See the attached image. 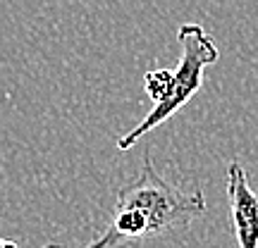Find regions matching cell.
I'll return each instance as SVG.
<instances>
[{
	"mask_svg": "<svg viewBox=\"0 0 258 248\" xmlns=\"http://www.w3.org/2000/svg\"><path fill=\"white\" fill-rule=\"evenodd\" d=\"M203 210L206 198L201 189L184 191L170 184L156 172L151 153H146L141 160V172L117 193L105 231L86 248H117L129 241L186 229Z\"/></svg>",
	"mask_w": 258,
	"mask_h": 248,
	"instance_id": "obj_1",
	"label": "cell"
},
{
	"mask_svg": "<svg viewBox=\"0 0 258 248\" xmlns=\"http://www.w3.org/2000/svg\"><path fill=\"white\" fill-rule=\"evenodd\" d=\"M177 41L182 46V55L179 62L172 69V79H170V89L158 103H153V108L144 115V120L137 127L127 131L124 136L117 138V150H129L137 143L139 138L160 127L163 122H167L177 110H182L186 103L194 98V93L201 89L203 84V72L208 64L218 62V46L213 36L196 22H186L177 29Z\"/></svg>",
	"mask_w": 258,
	"mask_h": 248,
	"instance_id": "obj_2",
	"label": "cell"
},
{
	"mask_svg": "<svg viewBox=\"0 0 258 248\" xmlns=\"http://www.w3.org/2000/svg\"><path fill=\"white\" fill-rule=\"evenodd\" d=\"M227 203L237 246L258 248V191L237 160L227 165Z\"/></svg>",
	"mask_w": 258,
	"mask_h": 248,
	"instance_id": "obj_3",
	"label": "cell"
},
{
	"mask_svg": "<svg viewBox=\"0 0 258 248\" xmlns=\"http://www.w3.org/2000/svg\"><path fill=\"white\" fill-rule=\"evenodd\" d=\"M170 79H172V69H151L144 74V91L153 103H158L170 89Z\"/></svg>",
	"mask_w": 258,
	"mask_h": 248,
	"instance_id": "obj_4",
	"label": "cell"
},
{
	"mask_svg": "<svg viewBox=\"0 0 258 248\" xmlns=\"http://www.w3.org/2000/svg\"><path fill=\"white\" fill-rule=\"evenodd\" d=\"M0 248H19V243L17 241H10V239H0ZM43 248H60L57 243H48V246H43Z\"/></svg>",
	"mask_w": 258,
	"mask_h": 248,
	"instance_id": "obj_5",
	"label": "cell"
}]
</instances>
